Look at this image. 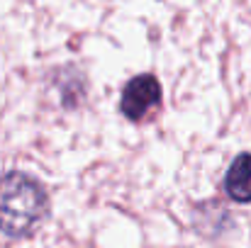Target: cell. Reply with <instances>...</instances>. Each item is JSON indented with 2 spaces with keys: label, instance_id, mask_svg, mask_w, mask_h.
I'll list each match as a JSON object with an SVG mask.
<instances>
[{
  "label": "cell",
  "instance_id": "6da1fadb",
  "mask_svg": "<svg viewBox=\"0 0 251 248\" xmlns=\"http://www.w3.org/2000/svg\"><path fill=\"white\" fill-rule=\"evenodd\" d=\"M49 212L44 185L22 170L0 175V234L7 239H27L37 231Z\"/></svg>",
  "mask_w": 251,
  "mask_h": 248
},
{
  "label": "cell",
  "instance_id": "7a4b0ae2",
  "mask_svg": "<svg viewBox=\"0 0 251 248\" xmlns=\"http://www.w3.org/2000/svg\"><path fill=\"white\" fill-rule=\"evenodd\" d=\"M161 83L154 73H139L125 83L117 110L129 122H147L161 107Z\"/></svg>",
  "mask_w": 251,
  "mask_h": 248
},
{
  "label": "cell",
  "instance_id": "3957f363",
  "mask_svg": "<svg viewBox=\"0 0 251 248\" xmlns=\"http://www.w3.org/2000/svg\"><path fill=\"white\" fill-rule=\"evenodd\" d=\"M225 192L229 200L239 204L251 202V151L239 154L225 175Z\"/></svg>",
  "mask_w": 251,
  "mask_h": 248
}]
</instances>
